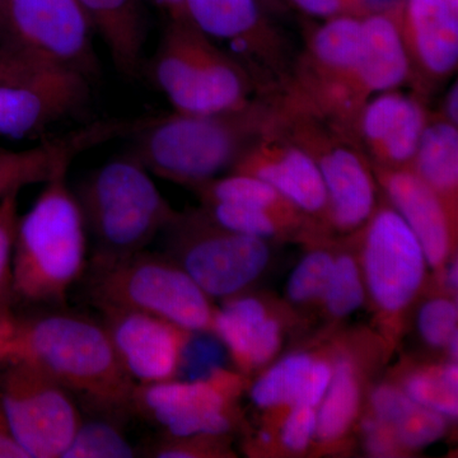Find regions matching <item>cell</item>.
Listing matches in <instances>:
<instances>
[{"label": "cell", "mask_w": 458, "mask_h": 458, "mask_svg": "<svg viewBox=\"0 0 458 458\" xmlns=\"http://www.w3.org/2000/svg\"><path fill=\"white\" fill-rule=\"evenodd\" d=\"M397 2L363 17L360 62L352 78V90L360 108L377 93L399 89L411 82V71L399 20Z\"/></svg>", "instance_id": "23"}, {"label": "cell", "mask_w": 458, "mask_h": 458, "mask_svg": "<svg viewBox=\"0 0 458 458\" xmlns=\"http://www.w3.org/2000/svg\"><path fill=\"white\" fill-rule=\"evenodd\" d=\"M318 408L311 405H295L276 419L280 447L292 454H303L315 443Z\"/></svg>", "instance_id": "35"}, {"label": "cell", "mask_w": 458, "mask_h": 458, "mask_svg": "<svg viewBox=\"0 0 458 458\" xmlns=\"http://www.w3.org/2000/svg\"><path fill=\"white\" fill-rule=\"evenodd\" d=\"M450 423V419L412 403L388 428L393 430L403 454H414L442 439Z\"/></svg>", "instance_id": "34"}, {"label": "cell", "mask_w": 458, "mask_h": 458, "mask_svg": "<svg viewBox=\"0 0 458 458\" xmlns=\"http://www.w3.org/2000/svg\"><path fill=\"white\" fill-rule=\"evenodd\" d=\"M89 98L83 75L0 42V137L32 140L82 110Z\"/></svg>", "instance_id": "10"}, {"label": "cell", "mask_w": 458, "mask_h": 458, "mask_svg": "<svg viewBox=\"0 0 458 458\" xmlns=\"http://www.w3.org/2000/svg\"><path fill=\"white\" fill-rule=\"evenodd\" d=\"M335 254V247L316 243L295 265L285 285V301L291 311L321 307Z\"/></svg>", "instance_id": "31"}, {"label": "cell", "mask_w": 458, "mask_h": 458, "mask_svg": "<svg viewBox=\"0 0 458 458\" xmlns=\"http://www.w3.org/2000/svg\"><path fill=\"white\" fill-rule=\"evenodd\" d=\"M101 141V131L92 123L29 149L0 150V200L32 183L47 182L63 168L71 167L81 153Z\"/></svg>", "instance_id": "24"}, {"label": "cell", "mask_w": 458, "mask_h": 458, "mask_svg": "<svg viewBox=\"0 0 458 458\" xmlns=\"http://www.w3.org/2000/svg\"><path fill=\"white\" fill-rule=\"evenodd\" d=\"M87 234L89 265H105L143 251L176 218L150 172L131 155L114 158L89 174L74 192Z\"/></svg>", "instance_id": "4"}, {"label": "cell", "mask_w": 458, "mask_h": 458, "mask_svg": "<svg viewBox=\"0 0 458 458\" xmlns=\"http://www.w3.org/2000/svg\"><path fill=\"white\" fill-rule=\"evenodd\" d=\"M447 205L458 210V125L438 113L428 114L411 167Z\"/></svg>", "instance_id": "26"}, {"label": "cell", "mask_w": 458, "mask_h": 458, "mask_svg": "<svg viewBox=\"0 0 458 458\" xmlns=\"http://www.w3.org/2000/svg\"><path fill=\"white\" fill-rule=\"evenodd\" d=\"M0 3H2V0H0Z\"/></svg>", "instance_id": "45"}, {"label": "cell", "mask_w": 458, "mask_h": 458, "mask_svg": "<svg viewBox=\"0 0 458 458\" xmlns=\"http://www.w3.org/2000/svg\"><path fill=\"white\" fill-rule=\"evenodd\" d=\"M285 319L269 301L245 292L216 307L210 334L225 346L238 372L247 377L276 360L284 343Z\"/></svg>", "instance_id": "20"}, {"label": "cell", "mask_w": 458, "mask_h": 458, "mask_svg": "<svg viewBox=\"0 0 458 458\" xmlns=\"http://www.w3.org/2000/svg\"><path fill=\"white\" fill-rule=\"evenodd\" d=\"M150 456L158 458L228 457V436L195 434V436H165L150 450Z\"/></svg>", "instance_id": "36"}, {"label": "cell", "mask_w": 458, "mask_h": 458, "mask_svg": "<svg viewBox=\"0 0 458 458\" xmlns=\"http://www.w3.org/2000/svg\"><path fill=\"white\" fill-rule=\"evenodd\" d=\"M417 328L421 342L432 351L445 354L448 344L458 336L457 298L438 291L430 294L417 311Z\"/></svg>", "instance_id": "32"}, {"label": "cell", "mask_w": 458, "mask_h": 458, "mask_svg": "<svg viewBox=\"0 0 458 458\" xmlns=\"http://www.w3.org/2000/svg\"><path fill=\"white\" fill-rule=\"evenodd\" d=\"M137 456L113 423L83 421L63 458H129Z\"/></svg>", "instance_id": "33"}, {"label": "cell", "mask_w": 458, "mask_h": 458, "mask_svg": "<svg viewBox=\"0 0 458 458\" xmlns=\"http://www.w3.org/2000/svg\"><path fill=\"white\" fill-rule=\"evenodd\" d=\"M377 355L387 357L378 335L336 344L333 376L318 406L313 445L319 451L340 447L358 427L369 391V370Z\"/></svg>", "instance_id": "17"}, {"label": "cell", "mask_w": 458, "mask_h": 458, "mask_svg": "<svg viewBox=\"0 0 458 458\" xmlns=\"http://www.w3.org/2000/svg\"><path fill=\"white\" fill-rule=\"evenodd\" d=\"M165 231V255L212 300L245 293L270 264L269 241L223 228L204 210L177 213Z\"/></svg>", "instance_id": "9"}, {"label": "cell", "mask_w": 458, "mask_h": 458, "mask_svg": "<svg viewBox=\"0 0 458 458\" xmlns=\"http://www.w3.org/2000/svg\"><path fill=\"white\" fill-rule=\"evenodd\" d=\"M20 319L9 312H0V364L13 360L17 352Z\"/></svg>", "instance_id": "40"}, {"label": "cell", "mask_w": 458, "mask_h": 458, "mask_svg": "<svg viewBox=\"0 0 458 458\" xmlns=\"http://www.w3.org/2000/svg\"><path fill=\"white\" fill-rule=\"evenodd\" d=\"M445 120L458 125V86L457 82L452 84L451 89H448L447 95L443 99V107L439 111Z\"/></svg>", "instance_id": "42"}, {"label": "cell", "mask_w": 458, "mask_h": 458, "mask_svg": "<svg viewBox=\"0 0 458 458\" xmlns=\"http://www.w3.org/2000/svg\"><path fill=\"white\" fill-rule=\"evenodd\" d=\"M183 5L189 20L205 35L231 42L246 59L285 80L282 38L259 0H183Z\"/></svg>", "instance_id": "21"}, {"label": "cell", "mask_w": 458, "mask_h": 458, "mask_svg": "<svg viewBox=\"0 0 458 458\" xmlns=\"http://www.w3.org/2000/svg\"><path fill=\"white\" fill-rule=\"evenodd\" d=\"M276 99L223 113H174L137 120L131 155L150 174L197 189L233 167L276 116Z\"/></svg>", "instance_id": "1"}, {"label": "cell", "mask_w": 458, "mask_h": 458, "mask_svg": "<svg viewBox=\"0 0 458 458\" xmlns=\"http://www.w3.org/2000/svg\"><path fill=\"white\" fill-rule=\"evenodd\" d=\"M18 194L8 195L0 200V312H8L13 301L12 291V252L18 218Z\"/></svg>", "instance_id": "37"}, {"label": "cell", "mask_w": 458, "mask_h": 458, "mask_svg": "<svg viewBox=\"0 0 458 458\" xmlns=\"http://www.w3.org/2000/svg\"><path fill=\"white\" fill-rule=\"evenodd\" d=\"M162 12H165L168 20H189L183 0H150Z\"/></svg>", "instance_id": "43"}, {"label": "cell", "mask_w": 458, "mask_h": 458, "mask_svg": "<svg viewBox=\"0 0 458 458\" xmlns=\"http://www.w3.org/2000/svg\"><path fill=\"white\" fill-rule=\"evenodd\" d=\"M260 2V0H259ZM265 4L269 8H283L284 7V0H262Z\"/></svg>", "instance_id": "44"}, {"label": "cell", "mask_w": 458, "mask_h": 458, "mask_svg": "<svg viewBox=\"0 0 458 458\" xmlns=\"http://www.w3.org/2000/svg\"><path fill=\"white\" fill-rule=\"evenodd\" d=\"M93 30L78 0H2L0 42L90 81L98 73Z\"/></svg>", "instance_id": "12"}, {"label": "cell", "mask_w": 458, "mask_h": 458, "mask_svg": "<svg viewBox=\"0 0 458 458\" xmlns=\"http://www.w3.org/2000/svg\"><path fill=\"white\" fill-rule=\"evenodd\" d=\"M203 210L214 223L223 228L267 241L280 240L293 234L315 238L322 233L310 225L289 221L278 214L249 205L210 203L204 204Z\"/></svg>", "instance_id": "29"}, {"label": "cell", "mask_w": 458, "mask_h": 458, "mask_svg": "<svg viewBox=\"0 0 458 458\" xmlns=\"http://www.w3.org/2000/svg\"><path fill=\"white\" fill-rule=\"evenodd\" d=\"M354 236L367 301L378 319V336L388 357L410 311L423 297L429 265L418 238L386 199Z\"/></svg>", "instance_id": "7"}, {"label": "cell", "mask_w": 458, "mask_h": 458, "mask_svg": "<svg viewBox=\"0 0 458 458\" xmlns=\"http://www.w3.org/2000/svg\"><path fill=\"white\" fill-rule=\"evenodd\" d=\"M372 170L386 200L423 247L429 269L438 273L457 254V216L412 168L372 165Z\"/></svg>", "instance_id": "19"}, {"label": "cell", "mask_w": 458, "mask_h": 458, "mask_svg": "<svg viewBox=\"0 0 458 458\" xmlns=\"http://www.w3.org/2000/svg\"><path fill=\"white\" fill-rule=\"evenodd\" d=\"M363 436V447L372 457L403 456V448L397 442L396 437L387 426L377 420L372 415H361L358 423Z\"/></svg>", "instance_id": "39"}, {"label": "cell", "mask_w": 458, "mask_h": 458, "mask_svg": "<svg viewBox=\"0 0 458 458\" xmlns=\"http://www.w3.org/2000/svg\"><path fill=\"white\" fill-rule=\"evenodd\" d=\"M0 401L11 432L29 458H63L82 424L71 391L27 361L5 364Z\"/></svg>", "instance_id": "11"}, {"label": "cell", "mask_w": 458, "mask_h": 458, "mask_svg": "<svg viewBox=\"0 0 458 458\" xmlns=\"http://www.w3.org/2000/svg\"><path fill=\"white\" fill-rule=\"evenodd\" d=\"M13 360L33 364L99 409L131 410L135 382L102 322L71 312L20 319Z\"/></svg>", "instance_id": "3"}, {"label": "cell", "mask_w": 458, "mask_h": 458, "mask_svg": "<svg viewBox=\"0 0 458 458\" xmlns=\"http://www.w3.org/2000/svg\"><path fill=\"white\" fill-rule=\"evenodd\" d=\"M0 458H29L18 445L11 432L2 401H0Z\"/></svg>", "instance_id": "41"}, {"label": "cell", "mask_w": 458, "mask_h": 458, "mask_svg": "<svg viewBox=\"0 0 458 458\" xmlns=\"http://www.w3.org/2000/svg\"><path fill=\"white\" fill-rule=\"evenodd\" d=\"M120 361L135 385H152L176 378L191 331L149 313L131 310H102Z\"/></svg>", "instance_id": "14"}, {"label": "cell", "mask_w": 458, "mask_h": 458, "mask_svg": "<svg viewBox=\"0 0 458 458\" xmlns=\"http://www.w3.org/2000/svg\"><path fill=\"white\" fill-rule=\"evenodd\" d=\"M87 294L102 310H131L191 333L212 331L216 306L177 262L146 250L105 265H89Z\"/></svg>", "instance_id": "8"}, {"label": "cell", "mask_w": 458, "mask_h": 458, "mask_svg": "<svg viewBox=\"0 0 458 458\" xmlns=\"http://www.w3.org/2000/svg\"><path fill=\"white\" fill-rule=\"evenodd\" d=\"M418 405L433 410L451 421L458 417V363L443 361L415 364L400 369L394 379Z\"/></svg>", "instance_id": "28"}, {"label": "cell", "mask_w": 458, "mask_h": 458, "mask_svg": "<svg viewBox=\"0 0 458 458\" xmlns=\"http://www.w3.org/2000/svg\"><path fill=\"white\" fill-rule=\"evenodd\" d=\"M367 302L357 245L336 249L335 261L321 307L330 321L351 318Z\"/></svg>", "instance_id": "30"}, {"label": "cell", "mask_w": 458, "mask_h": 458, "mask_svg": "<svg viewBox=\"0 0 458 458\" xmlns=\"http://www.w3.org/2000/svg\"><path fill=\"white\" fill-rule=\"evenodd\" d=\"M68 171L63 168L45 182L31 209L18 218L12 291L21 302L63 306L89 267V237Z\"/></svg>", "instance_id": "2"}, {"label": "cell", "mask_w": 458, "mask_h": 458, "mask_svg": "<svg viewBox=\"0 0 458 458\" xmlns=\"http://www.w3.org/2000/svg\"><path fill=\"white\" fill-rule=\"evenodd\" d=\"M397 20L419 96L445 82L458 64V0H399Z\"/></svg>", "instance_id": "16"}, {"label": "cell", "mask_w": 458, "mask_h": 458, "mask_svg": "<svg viewBox=\"0 0 458 458\" xmlns=\"http://www.w3.org/2000/svg\"><path fill=\"white\" fill-rule=\"evenodd\" d=\"M274 126L303 148L318 165L327 195V228L354 234L375 212L378 183L369 159L355 140L324 116L280 98Z\"/></svg>", "instance_id": "6"}, {"label": "cell", "mask_w": 458, "mask_h": 458, "mask_svg": "<svg viewBox=\"0 0 458 458\" xmlns=\"http://www.w3.org/2000/svg\"><path fill=\"white\" fill-rule=\"evenodd\" d=\"M273 186L322 229H327V195L312 157L274 126L255 140L231 168Z\"/></svg>", "instance_id": "15"}, {"label": "cell", "mask_w": 458, "mask_h": 458, "mask_svg": "<svg viewBox=\"0 0 458 458\" xmlns=\"http://www.w3.org/2000/svg\"><path fill=\"white\" fill-rule=\"evenodd\" d=\"M429 111L418 93L399 89L367 99L355 122L354 134L370 165L410 168L427 125Z\"/></svg>", "instance_id": "18"}, {"label": "cell", "mask_w": 458, "mask_h": 458, "mask_svg": "<svg viewBox=\"0 0 458 458\" xmlns=\"http://www.w3.org/2000/svg\"><path fill=\"white\" fill-rule=\"evenodd\" d=\"M289 2L303 13L322 18V20L340 16L363 18L393 4V3L388 5L378 4L376 0H289Z\"/></svg>", "instance_id": "38"}, {"label": "cell", "mask_w": 458, "mask_h": 458, "mask_svg": "<svg viewBox=\"0 0 458 458\" xmlns=\"http://www.w3.org/2000/svg\"><path fill=\"white\" fill-rule=\"evenodd\" d=\"M203 204L232 203L260 208L267 212L278 214L289 221L302 223L324 232L311 219L301 213L291 201L286 200L273 186L258 177L245 174H232L222 179L208 181L195 189Z\"/></svg>", "instance_id": "27"}, {"label": "cell", "mask_w": 458, "mask_h": 458, "mask_svg": "<svg viewBox=\"0 0 458 458\" xmlns=\"http://www.w3.org/2000/svg\"><path fill=\"white\" fill-rule=\"evenodd\" d=\"M335 345L330 352H289L262 369L250 388L256 408L278 419L295 405L318 408L333 376Z\"/></svg>", "instance_id": "22"}, {"label": "cell", "mask_w": 458, "mask_h": 458, "mask_svg": "<svg viewBox=\"0 0 458 458\" xmlns=\"http://www.w3.org/2000/svg\"><path fill=\"white\" fill-rule=\"evenodd\" d=\"M246 377L225 367L198 379L135 385L131 411L164 428L167 436H229L238 426L237 400Z\"/></svg>", "instance_id": "13"}, {"label": "cell", "mask_w": 458, "mask_h": 458, "mask_svg": "<svg viewBox=\"0 0 458 458\" xmlns=\"http://www.w3.org/2000/svg\"><path fill=\"white\" fill-rule=\"evenodd\" d=\"M93 30L107 47L114 65L126 78L140 74L147 41L140 0H78Z\"/></svg>", "instance_id": "25"}, {"label": "cell", "mask_w": 458, "mask_h": 458, "mask_svg": "<svg viewBox=\"0 0 458 458\" xmlns=\"http://www.w3.org/2000/svg\"><path fill=\"white\" fill-rule=\"evenodd\" d=\"M149 68L174 113L234 110L251 101L255 89L249 69L190 20H168Z\"/></svg>", "instance_id": "5"}]
</instances>
